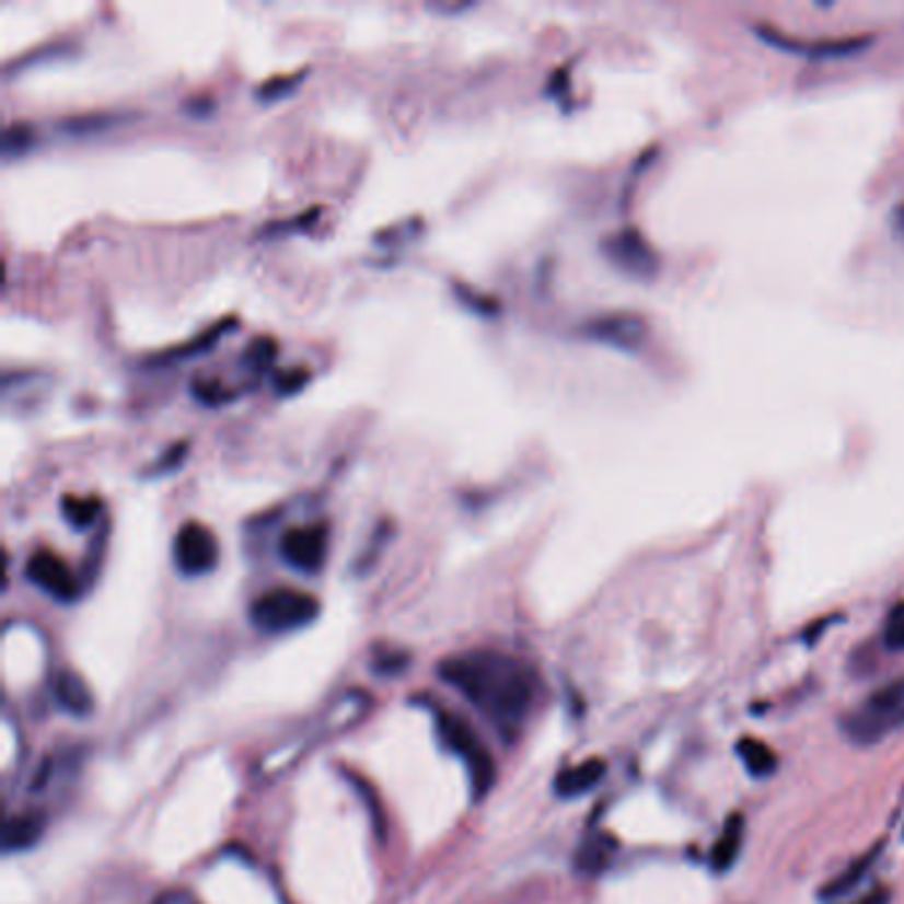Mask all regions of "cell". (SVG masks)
<instances>
[{"instance_id":"17","label":"cell","mask_w":904,"mask_h":904,"mask_svg":"<svg viewBox=\"0 0 904 904\" xmlns=\"http://www.w3.org/2000/svg\"><path fill=\"white\" fill-rule=\"evenodd\" d=\"M98 512H102V501H98L96 496L67 494L65 499H61V518L78 531L91 529V523L98 518Z\"/></svg>"},{"instance_id":"10","label":"cell","mask_w":904,"mask_h":904,"mask_svg":"<svg viewBox=\"0 0 904 904\" xmlns=\"http://www.w3.org/2000/svg\"><path fill=\"white\" fill-rule=\"evenodd\" d=\"M758 35L769 43V46L785 48L790 54H803L809 59H831V56H851L857 51H862L865 46H870L868 40H859V37H849V40H818V43H803V40H788L780 33L767 27H758Z\"/></svg>"},{"instance_id":"6","label":"cell","mask_w":904,"mask_h":904,"mask_svg":"<svg viewBox=\"0 0 904 904\" xmlns=\"http://www.w3.org/2000/svg\"><path fill=\"white\" fill-rule=\"evenodd\" d=\"M326 549H329V531L324 523L298 525V529L285 531V536L279 538L281 560L308 576L324 568Z\"/></svg>"},{"instance_id":"18","label":"cell","mask_w":904,"mask_h":904,"mask_svg":"<svg viewBox=\"0 0 904 904\" xmlns=\"http://www.w3.org/2000/svg\"><path fill=\"white\" fill-rule=\"evenodd\" d=\"M43 833V822L33 818V814H19V818H11L5 822V831H3V841H5V849L9 851H16V849H27V846H33L37 838H40Z\"/></svg>"},{"instance_id":"23","label":"cell","mask_w":904,"mask_h":904,"mask_svg":"<svg viewBox=\"0 0 904 904\" xmlns=\"http://www.w3.org/2000/svg\"><path fill=\"white\" fill-rule=\"evenodd\" d=\"M184 456H186V443L181 441V443H175V445H171V449L165 451V454L160 456V460H157L152 467H149V473L147 475H162V473H171V470H178V464L184 462Z\"/></svg>"},{"instance_id":"4","label":"cell","mask_w":904,"mask_h":904,"mask_svg":"<svg viewBox=\"0 0 904 904\" xmlns=\"http://www.w3.org/2000/svg\"><path fill=\"white\" fill-rule=\"evenodd\" d=\"M438 732H441L443 743L449 745L456 756H462L464 767L470 772V785H473L475 799L488 793L496 780V767L491 753L480 743V738L475 734L473 727L464 719L454 717V714L441 711L438 714Z\"/></svg>"},{"instance_id":"14","label":"cell","mask_w":904,"mask_h":904,"mask_svg":"<svg viewBox=\"0 0 904 904\" xmlns=\"http://www.w3.org/2000/svg\"><path fill=\"white\" fill-rule=\"evenodd\" d=\"M56 700H59V706L65 711L74 714V717H85L93 708L91 689H88L83 676L74 674V671H61L56 676Z\"/></svg>"},{"instance_id":"5","label":"cell","mask_w":904,"mask_h":904,"mask_svg":"<svg viewBox=\"0 0 904 904\" xmlns=\"http://www.w3.org/2000/svg\"><path fill=\"white\" fill-rule=\"evenodd\" d=\"M218 538L199 520H188L173 538L175 568L184 576H205L218 565Z\"/></svg>"},{"instance_id":"8","label":"cell","mask_w":904,"mask_h":904,"mask_svg":"<svg viewBox=\"0 0 904 904\" xmlns=\"http://www.w3.org/2000/svg\"><path fill=\"white\" fill-rule=\"evenodd\" d=\"M27 579L33 581L37 589H43L48 598L59 602H74L80 598V592H83V587H80L72 568H69L59 555H54L51 549H37L35 555L30 557Z\"/></svg>"},{"instance_id":"7","label":"cell","mask_w":904,"mask_h":904,"mask_svg":"<svg viewBox=\"0 0 904 904\" xmlns=\"http://www.w3.org/2000/svg\"><path fill=\"white\" fill-rule=\"evenodd\" d=\"M602 253L618 271L634 276V279H652L658 274L656 250L645 242V236L634 229L615 231L602 242Z\"/></svg>"},{"instance_id":"13","label":"cell","mask_w":904,"mask_h":904,"mask_svg":"<svg viewBox=\"0 0 904 904\" xmlns=\"http://www.w3.org/2000/svg\"><path fill=\"white\" fill-rule=\"evenodd\" d=\"M881 851H883V844H876V846H872V849L865 851L862 857L854 859V862H851L849 868H846L844 872H838L836 878H831V883H827V886L820 891L822 900H825V902H836V900H841V896L849 894L851 889H857V883H862V878L868 876L872 865H876L878 854H881Z\"/></svg>"},{"instance_id":"29","label":"cell","mask_w":904,"mask_h":904,"mask_svg":"<svg viewBox=\"0 0 904 904\" xmlns=\"http://www.w3.org/2000/svg\"><path fill=\"white\" fill-rule=\"evenodd\" d=\"M894 229H896V234L904 236V205H900L894 210Z\"/></svg>"},{"instance_id":"21","label":"cell","mask_w":904,"mask_h":904,"mask_svg":"<svg viewBox=\"0 0 904 904\" xmlns=\"http://www.w3.org/2000/svg\"><path fill=\"white\" fill-rule=\"evenodd\" d=\"M883 645L894 652H904V602L889 613L886 626H883Z\"/></svg>"},{"instance_id":"20","label":"cell","mask_w":904,"mask_h":904,"mask_svg":"<svg viewBox=\"0 0 904 904\" xmlns=\"http://www.w3.org/2000/svg\"><path fill=\"white\" fill-rule=\"evenodd\" d=\"M30 147H33V130H30V125H9V128H5V134H3L5 160H11V157H16V154H24Z\"/></svg>"},{"instance_id":"3","label":"cell","mask_w":904,"mask_h":904,"mask_svg":"<svg viewBox=\"0 0 904 904\" xmlns=\"http://www.w3.org/2000/svg\"><path fill=\"white\" fill-rule=\"evenodd\" d=\"M322 613V605L303 589L279 587L260 594L250 607V618L263 631H292L313 624Z\"/></svg>"},{"instance_id":"28","label":"cell","mask_w":904,"mask_h":904,"mask_svg":"<svg viewBox=\"0 0 904 904\" xmlns=\"http://www.w3.org/2000/svg\"><path fill=\"white\" fill-rule=\"evenodd\" d=\"M160 904H199V902L194 900L192 894H184V891H173V894L162 896Z\"/></svg>"},{"instance_id":"16","label":"cell","mask_w":904,"mask_h":904,"mask_svg":"<svg viewBox=\"0 0 904 904\" xmlns=\"http://www.w3.org/2000/svg\"><path fill=\"white\" fill-rule=\"evenodd\" d=\"M734 751H738L740 762H743V767L749 769L751 777H769L772 772L777 769V753L769 749L767 743H762V740L756 738H740L738 745H734Z\"/></svg>"},{"instance_id":"15","label":"cell","mask_w":904,"mask_h":904,"mask_svg":"<svg viewBox=\"0 0 904 904\" xmlns=\"http://www.w3.org/2000/svg\"><path fill=\"white\" fill-rule=\"evenodd\" d=\"M613 851H615V841L607 836V833L589 836L581 844V849L576 851V870L583 872V876H600V872L611 865Z\"/></svg>"},{"instance_id":"19","label":"cell","mask_w":904,"mask_h":904,"mask_svg":"<svg viewBox=\"0 0 904 904\" xmlns=\"http://www.w3.org/2000/svg\"><path fill=\"white\" fill-rule=\"evenodd\" d=\"M231 326H236V318H223L221 324H216L212 329H207L205 335H199L197 340L188 343L186 348H175V350H167V354L160 356V363H178V361H186V356H197L202 354V350L210 348V345L218 343V337L223 335L225 329H231Z\"/></svg>"},{"instance_id":"24","label":"cell","mask_w":904,"mask_h":904,"mask_svg":"<svg viewBox=\"0 0 904 904\" xmlns=\"http://www.w3.org/2000/svg\"><path fill=\"white\" fill-rule=\"evenodd\" d=\"M274 356H276V345L271 340H257L253 348L244 354V363L253 367L255 372H260V369L268 367V361H271Z\"/></svg>"},{"instance_id":"26","label":"cell","mask_w":904,"mask_h":904,"mask_svg":"<svg viewBox=\"0 0 904 904\" xmlns=\"http://www.w3.org/2000/svg\"><path fill=\"white\" fill-rule=\"evenodd\" d=\"M303 380H308L305 372H287V374H281V376H279V391L285 393V395L300 391V387L305 385Z\"/></svg>"},{"instance_id":"1","label":"cell","mask_w":904,"mask_h":904,"mask_svg":"<svg viewBox=\"0 0 904 904\" xmlns=\"http://www.w3.org/2000/svg\"><path fill=\"white\" fill-rule=\"evenodd\" d=\"M441 676L505 730L525 719L538 689L531 665L496 650L449 658L441 663Z\"/></svg>"},{"instance_id":"2","label":"cell","mask_w":904,"mask_h":904,"mask_svg":"<svg viewBox=\"0 0 904 904\" xmlns=\"http://www.w3.org/2000/svg\"><path fill=\"white\" fill-rule=\"evenodd\" d=\"M841 730L857 745H876L904 730V680L883 684L841 721Z\"/></svg>"},{"instance_id":"27","label":"cell","mask_w":904,"mask_h":904,"mask_svg":"<svg viewBox=\"0 0 904 904\" xmlns=\"http://www.w3.org/2000/svg\"><path fill=\"white\" fill-rule=\"evenodd\" d=\"M889 889H876L870 891V894H865L862 900L854 902V904H889Z\"/></svg>"},{"instance_id":"12","label":"cell","mask_w":904,"mask_h":904,"mask_svg":"<svg viewBox=\"0 0 904 904\" xmlns=\"http://www.w3.org/2000/svg\"><path fill=\"white\" fill-rule=\"evenodd\" d=\"M605 762L602 758H587V762L576 764V767L563 769L555 780V793L560 799H576V796L589 793L592 788H598L605 777Z\"/></svg>"},{"instance_id":"25","label":"cell","mask_w":904,"mask_h":904,"mask_svg":"<svg viewBox=\"0 0 904 904\" xmlns=\"http://www.w3.org/2000/svg\"><path fill=\"white\" fill-rule=\"evenodd\" d=\"M454 290H456V294H460L462 298V303L464 305H473L475 311H480L483 316H486V313H496V303L494 300H488V298H483V294H475L473 290H464V287H460V285H454Z\"/></svg>"},{"instance_id":"9","label":"cell","mask_w":904,"mask_h":904,"mask_svg":"<svg viewBox=\"0 0 904 904\" xmlns=\"http://www.w3.org/2000/svg\"><path fill=\"white\" fill-rule=\"evenodd\" d=\"M583 337L615 350H637L648 340V324L637 313H605L583 326Z\"/></svg>"},{"instance_id":"22","label":"cell","mask_w":904,"mask_h":904,"mask_svg":"<svg viewBox=\"0 0 904 904\" xmlns=\"http://www.w3.org/2000/svg\"><path fill=\"white\" fill-rule=\"evenodd\" d=\"M300 80H303V74H290V78L268 80V83H263L260 91H257V98H260V102H279V98H285L287 93H292L294 88H298Z\"/></svg>"},{"instance_id":"11","label":"cell","mask_w":904,"mask_h":904,"mask_svg":"<svg viewBox=\"0 0 904 904\" xmlns=\"http://www.w3.org/2000/svg\"><path fill=\"white\" fill-rule=\"evenodd\" d=\"M745 844V820L743 814H730L721 827L717 844L711 846V857H708V868H711L717 876H725L727 870L734 868L738 862L740 851H743Z\"/></svg>"}]
</instances>
